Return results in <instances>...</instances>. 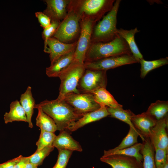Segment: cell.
Listing matches in <instances>:
<instances>
[{
    "label": "cell",
    "mask_w": 168,
    "mask_h": 168,
    "mask_svg": "<svg viewBox=\"0 0 168 168\" xmlns=\"http://www.w3.org/2000/svg\"><path fill=\"white\" fill-rule=\"evenodd\" d=\"M140 31L137 27L130 30H124L122 28L117 29L118 34L123 38L128 44L133 56L139 63L140 59L143 58L135 40V35Z\"/></svg>",
    "instance_id": "19"
},
{
    "label": "cell",
    "mask_w": 168,
    "mask_h": 168,
    "mask_svg": "<svg viewBox=\"0 0 168 168\" xmlns=\"http://www.w3.org/2000/svg\"><path fill=\"white\" fill-rule=\"evenodd\" d=\"M96 23L89 20L80 19V33L72 62L84 64L86 54L91 44L92 29Z\"/></svg>",
    "instance_id": "7"
},
{
    "label": "cell",
    "mask_w": 168,
    "mask_h": 168,
    "mask_svg": "<svg viewBox=\"0 0 168 168\" xmlns=\"http://www.w3.org/2000/svg\"><path fill=\"white\" fill-rule=\"evenodd\" d=\"M162 168H168V161L166 162Z\"/></svg>",
    "instance_id": "39"
},
{
    "label": "cell",
    "mask_w": 168,
    "mask_h": 168,
    "mask_svg": "<svg viewBox=\"0 0 168 168\" xmlns=\"http://www.w3.org/2000/svg\"><path fill=\"white\" fill-rule=\"evenodd\" d=\"M58 150L57 160L52 168H66L73 151L64 149Z\"/></svg>",
    "instance_id": "33"
},
{
    "label": "cell",
    "mask_w": 168,
    "mask_h": 168,
    "mask_svg": "<svg viewBox=\"0 0 168 168\" xmlns=\"http://www.w3.org/2000/svg\"><path fill=\"white\" fill-rule=\"evenodd\" d=\"M141 64L140 77L144 78L147 73L151 71L168 63V58H161L158 59L147 61L143 58L139 61Z\"/></svg>",
    "instance_id": "28"
},
{
    "label": "cell",
    "mask_w": 168,
    "mask_h": 168,
    "mask_svg": "<svg viewBox=\"0 0 168 168\" xmlns=\"http://www.w3.org/2000/svg\"><path fill=\"white\" fill-rule=\"evenodd\" d=\"M124 54L132 53L125 40L118 35L110 42L91 43L86 54L84 63Z\"/></svg>",
    "instance_id": "2"
},
{
    "label": "cell",
    "mask_w": 168,
    "mask_h": 168,
    "mask_svg": "<svg viewBox=\"0 0 168 168\" xmlns=\"http://www.w3.org/2000/svg\"><path fill=\"white\" fill-rule=\"evenodd\" d=\"M38 112L36 118V125L40 130L54 133L57 130V125L50 117L45 113L40 107H37Z\"/></svg>",
    "instance_id": "25"
},
{
    "label": "cell",
    "mask_w": 168,
    "mask_h": 168,
    "mask_svg": "<svg viewBox=\"0 0 168 168\" xmlns=\"http://www.w3.org/2000/svg\"><path fill=\"white\" fill-rule=\"evenodd\" d=\"M100 160L110 165L112 168H143L142 163L133 157L121 155L102 156Z\"/></svg>",
    "instance_id": "13"
},
{
    "label": "cell",
    "mask_w": 168,
    "mask_h": 168,
    "mask_svg": "<svg viewBox=\"0 0 168 168\" xmlns=\"http://www.w3.org/2000/svg\"><path fill=\"white\" fill-rule=\"evenodd\" d=\"M168 116L157 121L151 129L149 138L154 149L160 148L168 152Z\"/></svg>",
    "instance_id": "11"
},
{
    "label": "cell",
    "mask_w": 168,
    "mask_h": 168,
    "mask_svg": "<svg viewBox=\"0 0 168 168\" xmlns=\"http://www.w3.org/2000/svg\"><path fill=\"white\" fill-rule=\"evenodd\" d=\"M54 148L53 146L45 147L40 150L36 151L29 156V162L37 166L42 164L44 159L47 156Z\"/></svg>",
    "instance_id": "31"
},
{
    "label": "cell",
    "mask_w": 168,
    "mask_h": 168,
    "mask_svg": "<svg viewBox=\"0 0 168 168\" xmlns=\"http://www.w3.org/2000/svg\"><path fill=\"white\" fill-rule=\"evenodd\" d=\"M47 44L49 50V57L51 64L61 56L75 51L77 40L72 43H65L51 37L49 39Z\"/></svg>",
    "instance_id": "14"
},
{
    "label": "cell",
    "mask_w": 168,
    "mask_h": 168,
    "mask_svg": "<svg viewBox=\"0 0 168 168\" xmlns=\"http://www.w3.org/2000/svg\"><path fill=\"white\" fill-rule=\"evenodd\" d=\"M10 110L8 112H6L4 115L5 123L7 124L13 121H24L27 122V119L25 111L17 100L11 102Z\"/></svg>",
    "instance_id": "21"
},
{
    "label": "cell",
    "mask_w": 168,
    "mask_h": 168,
    "mask_svg": "<svg viewBox=\"0 0 168 168\" xmlns=\"http://www.w3.org/2000/svg\"><path fill=\"white\" fill-rule=\"evenodd\" d=\"M107 110L111 117L116 118L127 123L130 127L138 132L132 122L131 117L134 113L130 110H124L123 108H114L107 107Z\"/></svg>",
    "instance_id": "27"
},
{
    "label": "cell",
    "mask_w": 168,
    "mask_h": 168,
    "mask_svg": "<svg viewBox=\"0 0 168 168\" xmlns=\"http://www.w3.org/2000/svg\"><path fill=\"white\" fill-rule=\"evenodd\" d=\"M38 166L29 162L26 165L24 168H37Z\"/></svg>",
    "instance_id": "38"
},
{
    "label": "cell",
    "mask_w": 168,
    "mask_h": 168,
    "mask_svg": "<svg viewBox=\"0 0 168 168\" xmlns=\"http://www.w3.org/2000/svg\"><path fill=\"white\" fill-rule=\"evenodd\" d=\"M46 8L43 12L48 16L51 21H61L66 16L70 0H45Z\"/></svg>",
    "instance_id": "12"
},
{
    "label": "cell",
    "mask_w": 168,
    "mask_h": 168,
    "mask_svg": "<svg viewBox=\"0 0 168 168\" xmlns=\"http://www.w3.org/2000/svg\"><path fill=\"white\" fill-rule=\"evenodd\" d=\"M154 160L156 168H162L168 161V151L160 148L154 149Z\"/></svg>",
    "instance_id": "34"
},
{
    "label": "cell",
    "mask_w": 168,
    "mask_h": 168,
    "mask_svg": "<svg viewBox=\"0 0 168 168\" xmlns=\"http://www.w3.org/2000/svg\"><path fill=\"white\" fill-rule=\"evenodd\" d=\"M121 1H115L111 10L94 26L91 43L108 42L118 36L117 17Z\"/></svg>",
    "instance_id": "3"
},
{
    "label": "cell",
    "mask_w": 168,
    "mask_h": 168,
    "mask_svg": "<svg viewBox=\"0 0 168 168\" xmlns=\"http://www.w3.org/2000/svg\"><path fill=\"white\" fill-rule=\"evenodd\" d=\"M110 115L107 107L101 106L98 109L84 114L68 128L72 132L91 123L97 121Z\"/></svg>",
    "instance_id": "17"
},
{
    "label": "cell",
    "mask_w": 168,
    "mask_h": 168,
    "mask_svg": "<svg viewBox=\"0 0 168 168\" xmlns=\"http://www.w3.org/2000/svg\"><path fill=\"white\" fill-rule=\"evenodd\" d=\"M36 17L40 24L41 26L44 29L49 26L51 23L50 18L43 12H36L35 13Z\"/></svg>",
    "instance_id": "35"
},
{
    "label": "cell",
    "mask_w": 168,
    "mask_h": 168,
    "mask_svg": "<svg viewBox=\"0 0 168 168\" xmlns=\"http://www.w3.org/2000/svg\"><path fill=\"white\" fill-rule=\"evenodd\" d=\"M61 21H52L50 25L44 29L42 32V36L44 42V51L49 54V50L47 45V41L49 39L53 36Z\"/></svg>",
    "instance_id": "32"
},
{
    "label": "cell",
    "mask_w": 168,
    "mask_h": 168,
    "mask_svg": "<svg viewBox=\"0 0 168 168\" xmlns=\"http://www.w3.org/2000/svg\"><path fill=\"white\" fill-rule=\"evenodd\" d=\"M60 132L54 141L53 147L58 150L64 149L73 152L82 151V148L79 142L74 140L71 135L72 132L68 130Z\"/></svg>",
    "instance_id": "16"
},
{
    "label": "cell",
    "mask_w": 168,
    "mask_h": 168,
    "mask_svg": "<svg viewBox=\"0 0 168 168\" xmlns=\"http://www.w3.org/2000/svg\"><path fill=\"white\" fill-rule=\"evenodd\" d=\"M28 162L29 156H23L15 165L13 168H24L26 164Z\"/></svg>",
    "instance_id": "37"
},
{
    "label": "cell",
    "mask_w": 168,
    "mask_h": 168,
    "mask_svg": "<svg viewBox=\"0 0 168 168\" xmlns=\"http://www.w3.org/2000/svg\"><path fill=\"white\" fill-rule=\"evenodd\" d=\"M86 69L84 64L72 63L59 76L60 80L59 94L57 98L63 100L65 95L71 93H80L77 87Z\"/></svg>",
    "instance_id": "6"
},
{
    "label": "cell",
    "mask_w": 168,
    "mask_h": 168,
    "mask_svg": "<svg viewBox=\"0 0 168 168\" xmlns=\"http://www.w3.org/2000/svg\"><path fill=\"white\" fill-rule=\"evenodd\" d=\"M142 145V143H137L130 147L114 151H110L109 150H104L103 156H106L113 155H125L134 157L138 161L142 163L143 156L140 153Z\"/></svg>",
    "instance_id": "24"
},
{
    "label": "cell",
    "mask_w": 168,
    "mask_h": 168,
    "mask_svg": "<svg viewBox=\"0 0 168 168\" xmlns=\"http://www.w3.org/2000/svg\"><path fill=\"white\" fill-rule=\"evenodd\" d=\"M146 112L157 121L168 116V101L157 100L152 103Z\"/></svg>",
    "instance_id": "26"
},
{
    "label": "cell",
    "mask_w": 168,
    "mask_h": 168,
    "mask_svg": "<svg viewBox=\"0 0 168 168\" xmlns=\"http://www.w3.org/2000/svg\"><path fill=\"white\" fill-rule=\"evenodd\" d=\"M138 136L141 138L142 141L144 140L145 138H142L138 132L130 127L127 135L124 138L119 145L113 149L108 150L110 151H114L130 147L138 143Z\"/></svg>",
    "instance_id": "29"
},
{
    "label": "cell",
    "mask_w": 168,
    "mask_h": 168,
    "mask_svg": "<svg viewBox=\"0 0 168 168\" xmlns=\"http://www.w3.org/2000/svg\"><path fill=\"white\" fill-rule=\"evenodd\" d=\"M19 102L25 111L28 126L32 128L33 126L31 119L35 104L30 86H28L25 91L21 95Z\"/></svg>",
    "instance_id": "20"
},
{
    "label": "cell",
    "mask_w": 168,
    "mask_h": 168,
    "mask_svg": "<svg viewBox=\"0 0 168 168\" xmlns=\"http://www.w3.org/2000/svg\"><path fill=\"white\" fill-rule=\"evenodd\" d=\"M107 82L106 71L86 69L79 81L80 92L92 93L101 88H106Z\"/></svg>",
    "instance_id": "8"
},
{
    "label": "cell",
    "mask_w": 168,
    "mask_h": 168,
    "mask_svg": "<svg viewBox=\"0 0 168 168\" xmlns=\"http://www.w3.org/2000/svg\"><path fill=\"white\" fill-rule=\"evenodd\" d=\"M41 108L56 124L57 130H68L69 128L83 116L63 100L57 98L54 100H46L35 105L34 109ZM69 131V130H68Z\"/></svg>",
    "instance_id": "1"
},
{
    "label": "cell",
    "mask_w": 168,
    "mask_h": 168,
    "mask_svg": "<svg viewBox=\"0 0 168 168\" xmlns=\"http://www.w3.org/2000/svg\"><path fill=\"white\" fill-rule=\"evenodd\" d=\"M92 93L95 101L100 106L114 108H123V105L116 101L106 88H99Z\"/></svg>",
    "instance_id": "22"
},
{
    "label": "cell",
    "mask_w": 168,
    "mask_h": 168,
    "mask_svg": "<svg viewBox=\"0 0 168 168\" xmlns=\"http://www.w3.org/2000/svg\"><path fill=\"white\" fill-rule=\"evenodd\" d=\"M138 63L132 54H124L84 63L86 69L106 71L123 65Z\"/></svg>",
    "instance_id": "10"
},
{
    "label": "cell",
    "mask_w": 168,
    "mask_h": 168,
    "mask_svg": "<svg viewBox=\"0 0 168 168\" xmlns=\"http://www.w3.org/2000/svg\"><path fill=\"white\" fill-rule=\"evenodd\" d=\"M80 16L70 3L68 6L67 14L60 22L52 37L65 43H71L79 37L81 30Z\"/></svg>",
    "instance_id": "5"
},
{
    "label": "cell",
    "mask_w": 168,
    "mask_h": 168,
    "mask_svg": "<svg viewBox=\"0 0 168 168\" xmlns=\"http://www.w3.org/2000/svg\"><path fill=\"white\" fill-rule=\"evenodd\" d=\"M114 0H70L80 19L96 23L112 8Z\"/></svg>",
    "instance_id": "4"
},
{
    "label": "cell",
    "mask_w": 168,
    "mask_h": 168,
    "mask_svg": "<svg viewBox=\"0 0 168 168\" xmlns=\"http://www.w3.org/2000/svg\"><path fill=\"white\" fill-rule=\"evenodd\" d=\"M63 100L77 113L83 115L96 110L100 107L95 101L91 93H69L64 96Z\"/></svg>",
    "instance_id": "9"
},
{
    "label": "cell",
    "mask_w": 168,
    "mask_h": 168,
    "mask_svg": "<svg viewBox=\"0 0 168 168\" xmlns=\"http://www.w3.org/2000/svg\"><path fill=\"white\" fill-rule=\"evenodd\" d=\"M56 136L54 133L40 130L39 138L36 142L37 146L36 151L45 147L53 146V144Z\"/></svg>",
    "instance_id": "30"
},
{
    "label": "cell",
    "mask_w": 168,
    "mask_h": 168,
    "mask_svg": "<svg viewBox=\"0 0 168 168\" xmlns=\"http://www.w3.org/2000/svg\"><path fill=\"white\" fill-rule=\"evenodd\" d=\"M23 157L20 155L18 157L0 164V168H13L15 165Z\"/></svg>",
    "instance_id": "36"
},
{
    "label": "cell",
    "mask_w": 168,
    "mask_h": 168,
    "mask_svg": "<svg viewBox=\"0 0 168 168\" xmlns=\"http://www.w3.org/2000/svg\"><path fill=\"white\" fill-rule=\"evenodd\" d=\"M131 120L135 128L144 138H149L151 131L157 121L147 112L137 115L134 114Z\"/></svg>",
    "instance_id": "15"
},
{
    "label": "cell",
    "mask_w": 168,
    "mask_h": 168,
    "mask_svg": "<svg viewBox=\"0 0 168 168\" xmlns=\"http://www.w3.org/2000/svg\"><path fill=\"white\" fill-rule=\"evenodd\" d=\"M74 51L63 55L50 64L46 68V72L49 77H58L63 71L67 69L73 61Z\"/></svg>",
    "instance_id": "18"
},
{
    "label": "cell",
    "mask_w": 168,
    "mask_h": 168,
    "mask_svg": "<svg viewBox=\"0 0 168 168\" xmlns=\"http://www.w3.org/2000/svg\"><path fill=\"white\" fill-rule=\"evenodd\" d=\"M140 153L143 156V168H156L154 160L155 150L149 138H145Z\"/></svg>",
    "instance_id": "23"
}]
</instances>
